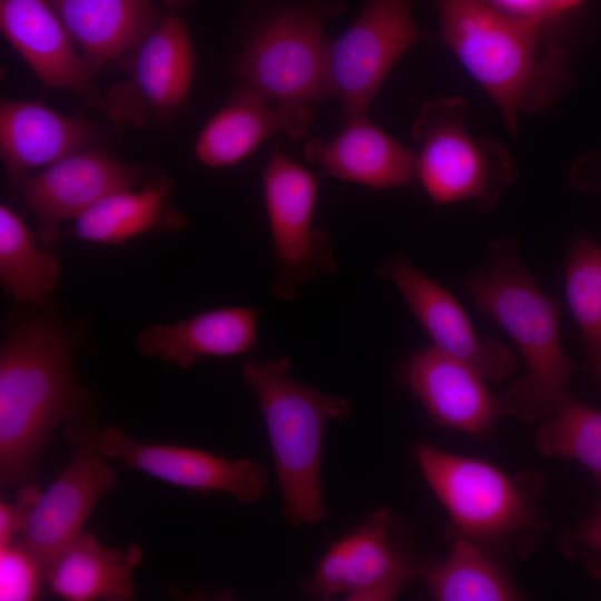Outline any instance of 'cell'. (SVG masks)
Listing matches in <instances>:
<instances>
[{
	"mask_svg": "<svg viewBox=\"0 0 601 601\" xmlns=\"http://www.w3.org/2000/svg\"><path fill=\"white\" fill-rule=\"evenodd\" d=\"M520 240L487 247V263L462 282L476 308L514 341L525 374L500 395L503 415L529 423L551 413L568 395L574 363L560 333L561 304L540 289L522 265Z\"/></svg>",
	"mask_w": 601,
	"mask_h": 601,
	"instance_id": "cell-1",
	"label": "cell"
},
{
	"mask_svg": "<svg viewBox=\"0 0 601 601\" xmlns=\"http://www.w3.org/2000/svg\"><path fill=\"white\" fill-rule=\"evenodd\" d=\"M434 1L441 39L497 105L513 136L520 112L551 108L572 86L563 51L539 52L543 17L511 16L482 0Z\"/></svg>",
	"mask_w": 601,
	"mask_h": 601,
	"instance_id": "cell-2",
	"label": "cell"
},
{
	"mask_svg": "<svg viewBox=\"0 0 601 601\" xmlns=\"http://www.w3.org/2000/svg\"><path fill=\"white\" fill-rule=\"evenodd\" d=\"M90 401L73 378L71 348L41 322L14 329L0 351V487L20 489L62 422L88 418Z\"/></svg>",
	"mask_w": 601,
	"mask_h": 601,
	"instance_id": "cell-3",
	"label": "cell"
},
{
	"mask_svg": "<svg viewBox=\"0 0 601 601\" xmlns=\"http://www.w3.org/2000/svg\"><path fill=\"white\" fill-rule=\"evenodd\" d=\"M290 365L287 357L250 359L244 365L243 375L267 425L284 516L296 526L327 518L321 487L324 431L329 420L346 417L351 406L344 397L293 380Z\"/></svg>",
	"mask_w": 601,
	"mask_h": 601,
	"instance_id": "cell-4",
	"label": "cell"
},
{
	"mask_svg": "<svg viewBox=\"0 0 601 601\" xmlns=\"http://www.w3.org/2000/svg\"><path fill=\"white\" fill-rule=\"evenodd\" d=\"M414 457L450 513L453 530L486 551L525 556L542 530V476L510 475L495 465L423 443Z\"/></svg>",
	"mask_w": 601,
	"mask_h": 601,
	"instance_id": "cell-5",
	"label": "cell"
},
{
	"mask_svg": "<svg viewBox=\"0 0 601 601\" xmlns=\"http://www.w3.org/2000/svg\"><path fill=\"white\" fill-rule=\"evenodd\" d=\"M342 11V0H293L277 8L250 35L237 61L238 79L278 104L322 100L332 43L324 26Z\"/></svg>",
	"mask_w": 601,
	"mask_h": 601,
	"instance_id": "cell-6",
	"label": "cell"
},
{
	"mask_svg": "<svg viewBox=\"0 0 601 601\" xmlns=\"http://www.w3.org/2000/svg\"><path fill=\"white\" fill-rule=\"evenodd\" d=\"M469 117L467 104L461 97L422 106L411 130L421 146L417 176L436 204L472 200L490 210L518 171L502 145L467 132Z\"/></svg>",
	"mask_w": 601,
	"mask_h": 601,
	"instance_id": "cell-7",
	"label": "cell"
},
{
	"mask_svg": "<svg viewBox=\"0 0 601 601\" xmlns=\"http://www.w3.org/2000/svg\"><path fill=\"white\" fill-rule=\"evenodd\" d=\"M319 177L274 148L264 171V196L273 238L279 300H294L319 275L337 269L327 231L313 229Z\"/></svg>",
	"mask_w": 601,
	"mask_h": 601,
	"instance_id": "cell-8",
	"label": "cell"
},
{
	"mask_svg": "<svg viewBox=\"0 0 601 601\" xmlns=\"http://www.w3.org/2000/svg\"><path fill=\"white\" fill-rule=\"evenodd\" d=\"M412 0H368L354 23L332 40L327 90L344 120L365 116L390 70L421 38Z\"/></svg>",
	"mask_w": 601,
	"mask_h": 601,
	"instance_id": "cell-9",
	"label": "cell"
},
{
	"mask_svg": "<svg viewBox=\"0 0 601 601\" xmlns=\"http://www.w3.org/2000/svg\"><path fill=\"white\" fill-rule=\"evenodd\" d=\"M99 432L90 418L70 421L63 434L72 455L60 475L42 493L27 529L13 541L39 563L43 574L82 531L101 496L116 484V469L104 461Z\"/></svg>",
	"mask_w": 601,
	"mask_h": 601,
	"instance_id": "cell-10",
	"label": "cell"
},
{
	"mask_svg": "<svg viewBox=\"0 0 601 601\" xmlns=\"http://www.w3.org/2000/svg\"><path fill=\"white\" fill-rule=\"evenodd\" d=\"M196 55L187 23L166 13L121 60L125 81L101 101L105 116L118 125L142 127L178 110L191 88Z\"/></svg>",
	"mask_w": 601,
	"mask_h": 601,
	"instance_id": "cell-11",
	"label": "cell"
},
{
	"mask_svg": "<svg viewBox=\"0 0 601 601\" xmlns=\"http://www.w3.org/2000/svg\"><path fill=\"white\" fill-rule=\"evenodd\" d=\"M377 275L397 287L433 345L469 364L485 381L502 382L512 374L513 352L494 338H480L456 298L416 268L408 256L392 255Z\"/></svg>",
	"mask_w": 601,
	"mask_h": 601,
	"instance_id": "cell-12",
	"label": "cell"
},
{
	"mask_svg": "<svg viewBox=\"0 0 601 601\" xmlns=\"http://www.w3.org/2000/svg\"><path fill=\"white\" fill-rule=\"evenodd\" d=\"M104 456L142 471L167 483L201 492H225L243 503L256 502L269 477L265 466L250 460H227L203 450L131 440L120 427L99 432Z\"/></svg>",
	"mask_w": 601,
	"mask_h": 601,
	"instance_id": "cell-13",
	"label": "cell"
},
{
	"mask_svg": "<svg viewBox=\"0 0 601 601\" xmlns=\"http://www.w3.org/2000/svg\"><path fill=\"white\" fill-rule=\"evenodd\" d=\"M139 176L138 168L101 150L83 148L14 184L26 207L38 216L42 239L51 242L61 221L78 218L110 194L131 189Z\"/></svg>",
	"mask_w": 601,
	"mask_h": 601,
	"instance_id": "cell-14",
	"label": "cell"
},
{
	"mask_svg": "<svg viewBox=\"0 0 601 601\" xmlns=\"http://www.w3.org/2000/svg\"><path fill=\"white\" fill-rule=\"evenodd\" d=\"M400 378L440 426L481 435L503 415L500 396L489 391L485 380L435 345L412 355Z\"/></svg>",
	"mask_w": 601,
	"mask_h": 601,
	"instance_id": "cell-15",
	"label": "cell"
},
{
	"mask_svg": "<svg viewBox=\"0 0 601 601\" xmlns=\"http://www.w3.org/2000/svg\"><path fill=\"white\" fill-rule=\"evenodd\" d=\"M0 28L47 87L92 96V79L106 62L76 49L48 0H0Z\"/></svg>",
	"mask_w": 601,
	"mask_h": 601,
	"instance_id": "cell-16",
	"label": "cell"
},
{
	"mask_svg": "<svg viewBox=\"0 0 601 601\" xmlns=\"http://www.w3.org/2000/svg\"><path fill=\"white\" fill-rule=\"evenodd\" d=\"M313 117V110L305 105L278 104L270 107L260 92L240 83L228 105L199 134L195 152L208 167L231 166L276 132L290 138L303 137Z\"/></svg>",
	"mask_w": 601,
	"mask_h": 601,
	"instance_id": "cell-17",
	"label": "cell"
},
{
	"mask_svg": "<svg viewBox=\"0 0 601 601\" xmlns=\"http://www.w3.org/2000/svg\"><path fill=\"white\" fill-rule=\"evenodd\" d=\"M303 155L333 177L374 189L406 185L417 176V155L365 116L347 121L329 141L307 140Z\"/></svg>",
	"mask_w": 601,
	"mask_h": 601,
	"instance_id": "cell-18",
	"label": "cell"
},
{
	"mask_svg": "<svg viewBox=\"0 0 601 601\" xmlns=\"http://www.w3.org/2000/svg\"><path fill=\"white\" fill-rule=\"evenodd\" d=\"M93 134L81 115L65 116L39 101L1 100L0 152L13 183L83 149Z\"/></svg>",
	"mask_w": 601,
	"mask_h": 601,
	"instance_id": "cell-19",
	"label": "cell"
},
{
	"mask_svg": "<svg viewBox=\"0 0 601 601\" xmlns=\"http://www.w3.org/2000/svg\"><path fill=\"white\" fill-rule=\"evenodd\" d=\"M257 345V312L230 307L206 312L174 325H154L142 331L137 348L146 356L188 368L200 357L246 354Z\"/></svg>",
	"mask_w": 601,
	"mask_h": 601,
	"instance_id": "cell-20",
	"label": "cell"
},
{
	"mask_svg": "<svg viewBox=\"0 0 601 601\" xmlns=\"http://www.w3.org/2000/svg\"><path fill=\"white\" fill-rule=\"evenodd\" d=\"M77 49L104 62L121 61L166 13L154 0H48Z\"/></svg>",
	"mask_w": 601,
	"mask_h": 601,
	"instance_id": "cell-21",
	"label": "cell"
},
{
	"mask_svg": "<svg viewBox=\"0 0 601 601\" xmlns=\"http://www.w3.org/2000/svg\"><path fill=\"white\" fill-rule=\"evenodd\" d=\"M397 534L396 520L386 508L375 511L351 534L347 600L390 601L412 579L422 577L427 565Z\"/></svg>",
	"mask_w": 601,
	"mask_h": 601,
	"instance_id": "cell-22",
	"label": "cell"
},
{
	"mask_svg": "<svg viewBox=\"0 0 601 601\" xmlns=\"http://www.w3.org/2000/svg\"><path fill=\"white\" fill-rule=\"evenodd\" d=\"M141 559L136 544L102 548L95 534L81 531L56 558L45 583L68 601H129L135 598L132 572Z\"/></svg>",
	"mask_w": 601,
	"mask_h": 601,
	"instance_id": "cell-23",
	"label": "cell"
},
{
	"mask_svg": "<svg viewBox=\"0 0 601 601\" xmlns=\"http://www.w3.org/2000/svg\"><path fill=\"white\" fill-rule=\"evenodd\" d=\"M453 532L446 560L427 565L421 577L432 595L441 601L519 599L518 589L491 554L465 535Z\"/></svg>",
	"mask_w": 601,
	"mask_h": 601,
	"instance_id": "cell-24",
	"label": "cell"
},
{
	"mask_svg": "<svg viewBox=\"0 0 601 601\" xmlns=\"http://www.w3.org/2000/svg\"><path fill=\"white\" fill-rule=\"evenodd\" d=\"M60 277L56 257L40 249L23 219L0 206V280L17 300L42 304Z\"/></svg>",
	"mask_w": 601,
	"mask_h": 601,
	"instance_id": "cell-25",
	"label": "cell"
},
{
	"mask_svg": "<svg viewBox=\"0 0 601 601\" xmlns=\"http://www.w3.org/2000/svg\"><path fill=\"white\" fill-rule=\"evenodd\" d=\"M540 421L535 433L538 451L581 463L592 475L601 501V410L570 394Z\"/></svg>",
	"mask_w": 601,
	"mask_h": 601,
	"instance_id": "cell-26",
	"label": "cell"
},
{
	"mask_svg": "<svg viewBox=\"0 0 601 601\" xmlns=\"http://www.w3.org/2000/svg\"><path fill=\"white\" fill-rule=\"evenodd\" d=\"M565 289L584 341L590 373L601 391V246L587 234L570 242Z\"/></svg>",
	"mask_w": 601,
	"mask_h": 601,
	"instance_id": "cell-27",
	"label": "cell"
},
{
	"mask_svg": "<svg viewBox=\"0 0 601 601\" xmlns=\"http://www.w3.org/2000/svg\"><path fill=\"white\" fill-rule=\"evenodd\" d=\"M165 214V193L158 187L110 194L76 218L73 234L100 244H121L156 227Z\"/></svg>",
	"mask_w": 601,
	"mask_h": 601,
	"instance_id": "cell-28",
	"label": "cell"
},
{
	"mask_svg": "<svg viewBox=\"0 0 601 601\" xmlns=\"http://www.w3.org/2000/svg\"><path fill=\"white\" fill-rule=\"evenodd\" d=\"M45 574L37 560L12 542L0 548V600L31 601L40 595Z\"/></svg>",
	"mask_w": 601,
	"mask_h": 601,
	"instance_id": "cell-29",
	"label": "cell"
},
{
	"mask_svg": "<svg viewBox=\"0 0 601 601\" xmlns=\"http://www.w3.org/2000/svg\"><path fill=\"white\" fill-rule=\"evenodd\" d=\"M351 549V534L334 542L321 560L316 572L302 583L304 594L309 598L329 600L336 594L346 592Z\"/></svg>",
	"mask_w": 601,
	"mask_h": 601,
	"instance_id": "cell-30",
	"label": "cell"
},
{
	"mask_svg": "<svg viewBox=\"0 0 601 601\" xmlns=\"http://www.w3.org/2000/svg\"><path fill=\"white\" fill-rule=\"evenodd\" d=\"M568 558L579 561L593 577L601 579V510L560 539Z\"/></svg>",
	"mask_w": 601,
	"mask_h": 601,
	"instance_id": "cell-31",
	"label": "cell"
},
{
	"mask_svg": "<svg viewBox=\"0 0 601 601\" xmlns=\"http://www.w3.org/2000/svg\"><path fill=\"white\" fill-rule=\"evenodd\" d=\"M42 493L40 487L26 484L14 503L0 501V548L11 544L27 529Z\"/></svg>",
	"mask_w": 601,
	"mask_h": 601,
	"instance_id": "cell-32",
	"label": "cell"
},
{
	"mask_svg": "<svg viewBox=\"0 0 601 601\" xmlns=\"http://www.w3.org/2000/svg\"><path fill=\"white\" fill-rule=\"evenodd\" d=\"M497 10L516 17L541 16L545 19L548 0H490Z\"/></svg>",
	"mask_w": 601,
	"mask_h": 601,
	"instance_id": "cell-33",
	"label": "cell"
},
{
	"mask_svg": "<svg viewBox=\"0 0 601 601\" xmlns=\"http://www.w3.org/2000/svg\"><path fill=\"white\" fill-rule=\"evenodd\" d=\"M584 0H548L545 19L546 21L559 17L560 14L566 12L579 6Z\"/></svg>",
	"mask_w": 601,
	"mask_h": 601,
	"instance_id": "cell-34",
	"label": "cell"
},
{
	"mask_svg": "<svg viewBox=\"0 0 601 601\" xmlns=\"http://www.w3.org/2000/svg\"><path fill=\"white\" fill-rule=\"evenodd\" d=\"M169 10H175L187 4L189 0H159Z\"/></svg>",
	"mask_w": 601,
	"mask_h": 601,
	"instance_id": "cell-35",
	"label": "cell"
},
{
	"mask_svg": "<svg viewBox=\"0 0 601 601\" xmlns=\"http://www.w3.org/2000/svg\"><path fill=\"white\" fill-rule=\"evenodd\" d=\"M598 184H599V187L601 188V178H599Z\"/></svg>",
	"mask_w": 601,
	"mask_h": 601,
	"instance_id": "cell-36",
	"label": "cell"
}]
</instances>
